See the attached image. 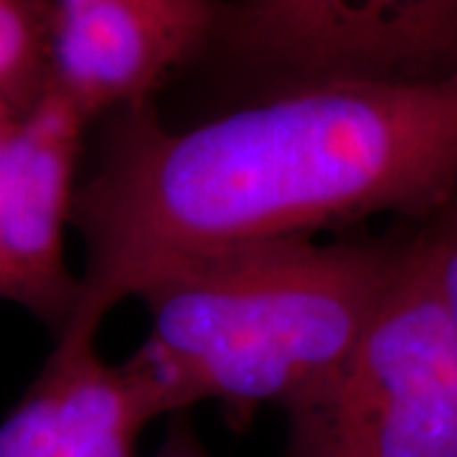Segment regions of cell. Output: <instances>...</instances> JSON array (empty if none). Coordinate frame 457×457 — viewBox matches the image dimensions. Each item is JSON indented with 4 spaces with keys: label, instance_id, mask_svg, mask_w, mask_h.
<instances>
[{
    "label": "cell",
    "instance_id": "1",
    "mask_svg": "<svg viewBox=\"0 0 457 457\" xmlns=\"http://www.w3.org/2000/svg\"><path fill=\"white\" fill-rule=\"evenodd\" d=\"M455 198L457 71L297 82L188 130L135 112L77 183L84 267L69 326L99 328L158 279L234 249Z\"/></svg>",
    "mask_w": 457,
    "mask_h": 457
},
{
    "label": "cell",
    "instance_id": "2",
    "mask_svg": "<svg viewBox=\"0 0 457 457\" xmlns=\"http://www.w3.org/2000/svg\"><path fill=\"white\" fill-rule=\"evenodd\" d=\"M402 252L303 237L188 264L137 297L147 336L125 361L163 414L204 402L290 411L351 356Z\"/></svg>",
    "mask_w": 457,
    "mask_h": 457
},
{
    "label": "cell",
    "instance_id": "3",
    "mask_svg": "<svg viewBox=\"0 0 457 457\" xmlns=\"http://www.w3.org/2000/svg\"><path fill=\"white\" fill-rule=\"evenodd\" d=\"M287 414L290 457H457V343L425 237L345 363Z\"/></svg>",
    "mask_w": 457,
    "mask_h": 457
},
{
    "label": "cell",
    "instance_id": "4",
    "mask_svg": "<svg viewBox=\"0 0 457 457\" xmlns=\"http://www.w3.org/2000/svg\"><path fill=\"white\" fill-rule=\"evenodd\" d=\"M228 36L297 82L457 71V0H239Z\"/></svg>",
    "mask_w": 457,
    "mask_h": 457
},
{
    "label": "cell",
    "instance_id": "5",
    "mask_svg": "<svg viewBox=\"0 0 457 457\" xmlns=\"http://www.w3.org/2000/svg\"><path fill=\"white\" fill-rule=\"evenodd\" d=\"M87 120L46 87L0 137V303L36 315L62 336L79 300L66 262Z\"/></svg>",
    "mask_w": 457,
    "mask_h": 457
},
{
    "label": "cell",
    "instance_id": "6",
    "mask_svg": "<svg viewBox=\"0 0 457 457\" xmlns=\"http://www.w3.org/2000/svg\"><path fill=\"white\" fill-rule=\"evenodd\" d=\"M216 5L89 0L51 11L49 87L89 122L137 110L153 87L212 31Z\"/></svg>",
    "mask_w": 457,
    "mask_h": 457
},
{
    "label": "cell",
    "instance_id": "7",
    "mask_svg": "<svg viewBox=\"0 0 457 457\" xmlns=\"http://www.w3.org/2000/svg\"><path fill=\"white\" fill-rule=\"evenodd\" d=\"M97 328L69 326L23 399L0 422V457H135L158 399L128 361L99 353Z\"/></svg>",
    "mask_w": 457,
    "mask_h": 457
},
{
    "label": "cell",
    "instance_id": "8",
    "mask_svg": "<svg viewBox=\"0 0 457 457\" xmlns=\"http://www.w3.org/2000/svg\"><path fill=\"white\" fill-rule=\"evenodd\" d=\"M51 11L36 0H0V97L26 114L49 87Z\"/></svg>",
    "mask_w": 457,
    "mask_h": 457
},
{
    "label": "cell",
    "instance_id": "9",
    "mask_svg": "<svg viewBox=\"0 0 457 457\" xmlns=\"http://www.w3.org/2000/svg\"><path fill=\"white\" fill-rule=\"evenodd\" d=\"M437 282V293L447 312L457 343V198L442 209L440 221L422 234Z\"/></svg>",
    "mask_w": 457,
    "mask_h": 457
},
{
    "label": "cell",
    "instance_id": "10",
    "mask_svg": "<svg viewBox=\"0 0 457 457\" xmlns=\"http://www.w3.org/2000/svg\"><path fill=\"white\" fill-rule=\"evenodd\" d=\"M155 457H206L201 453V447L196 445V440L191 435H183V432H176L170 435L168 442L161 447V453Z\"/></svg>",
    "mask_w": 457,
    "mask_h": 457
},
{
    "label": "cell",
    "instance_id": "11",
    "mask_svg": "<svg viewBox=\"0 0 457 457\" xmlns=\"http://www.w3.org/2000/svg\"><path fill=\"white\" fill-rule=\"evenodd\" d=\"M21 117H23V114L18 112V110H13L5 99L0 97V137H5L8 132L13 130Z\"/></svg>",
    "mask_w": 457,
    "mask_h": 457
},
{
    "label": "cell",
    "instance_id": "12",
    "mask_svg": "<svg viewBox=\"0 0 457 457\" xmlns=\"http://www.w3.org/2000/svg\"><path fill=\"white\" fill-rule=\"evenodd\" d=\"M77 3H89V0H56L54 8H62V5H77ZM163 3H188V5H209L213 0H163Z\"/></svg>",
    "mask_w": 457,
    "mask_h": 457
}]
</instances>
